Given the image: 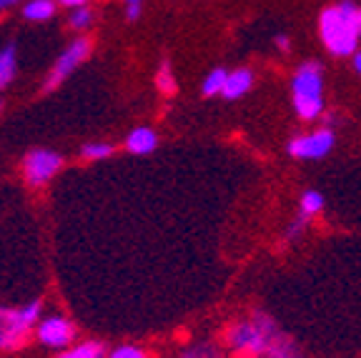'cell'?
Wrapping results in <instances>:
<instances>
[{
	"label": "cell",
	"mask_w": 361,
	"mask_h": 358,
	"mask_svg": "<svg viewBox=\"0 0 361 358\" xmlns=\"http://www.w3.org/2000/svg\"><path fill=\"white\" fill-rule=\"evenodd\" d=\"M90 20H93V11H90V8H85V6L73 8V16H71V25H73L75 30L88 28Z\"/></svg>",
	"instance_id": "ffe728a7"
},
{
	"label": "cell",
	"mask_w": 361,
	"mask_h": 358,
	"mask_svg": "<svg viewBox=\"0 0 361 358\" xmlns=\"http://www.w3.org/2000/svg\"><path fill=\"white\" fill-rule=\"evenodd\" d=\"M108 358H148V356H146V351H141V348H135V346H121Z\"/></svg>",
	"instance_id": "7402d4cb"
},
{
	"label": "cell",
	"mask_w": 361,
	"mask_h": 358,
	"mask_svg": "<svg viewBox=\"0 0 361 358\" xmlns=\"http://www.w3.org/2000/svg\"><path fill=\"white\" fill-rule=\"evenodd\" d=\"M40 301L28 303L25 308H0V351H18L28 343L33 323H38Z\"/></svg>",
	"instance_id": "277c9868"
},
{
	"label": "cell",
	"mask_w": 361,
	"mask_h": 358,
	"mask_svg": "<svg viewBox=\"0 0 361 358\" xmlns=\"http://www.w3.org/2000/svg\"><path fill=\"white\" fill-rule=\"evenodd\" d=\"M354 68H356V73L361 75V51L354 53Z\"/></svg>",
	"instance_id": "484cf974"
},
{
	"label": "cell",
	"mask_w": 361,
	"mask_h": 358,
	"mask_svg": "<svg viewBox=\"0 0 361 358\" xmlns=\"http://www.w3.org/2000/svg\"><path fill=\"white\" fill-rule=\"evenodd\" d=\"M13 78H16V45L8 43L0 51V88L11 85Z\"/></svg>",
	"instance_id": "8fae6325"
},
{
	"label": "cell",
	"mask_w": 361,
	"mask_h": 358,
	"mask_svg": "<svg viewBox=\"0 0 361 358\" xmlns=\"http://www.w3.org/2000/svg\"><path fill=\"white\" fill-rule=\"evenodd\" d=\"M180 358H224V356H221L219 348L211 346V343H198V346L188 348Z\"/></svg>",
	"instance_id": "d6986e66"
},
{
	"label": "cell",
	"mask_w": 361,
	"mask_h": 358,
	"mask_svg": "<svg viewBox=\"0 0 361 358\" xmlns=\"http://www.w3.org/2000/svg\"><path fill=\"white\" fill-rule=\"evenodd\" d=\"M53 13H56V3L53 0H30L23 8V16L28 18V20H38V23L53 18Z\"/></svg>",
	"instance_id": "7c38bea8"
},
{
	"label": "cell",
	"mask_w": 361,
	"mask_h": 358,
	"mask_svg": "<svg viewBox=\"0 0 361 358\" xmlns=\"http://www.w3.org/2000/svg\"><path fill=\"white\" fill-rule=\"evenodd\" d=\"M299 211L304 213V216H309V218H314V216H319V213L324 211V193L322 190H304L299 198Z\"/></svg>",
	"instance_id": "4fadbf2b"
},
{
	"label": "cell",
	"mask_w": 361,
	"mask_h": 358,
	"mask_svg": "<svg viewBox=\"0 0 361 358\" xmlns=\"http://www.w3.org/2000/svg\"><path fill=\"white\" fill-rule=\"evenodd\" d=\"M276 48H281L283 53H288V48H291V45H288L286 35H276Z\"/></svg>",
	"instance_id": "cb8c5ba5"
},
{
	"label": "cell",
	"mask_w": 361,
	"mask_h": 358,
	"mask_svg": "<svg viewBox=\"0 0 361 358\" xmlns=\"http://www.w3.org/2000/svg\"><path fill=\"white\" fill-rule=\"evenodd\" d=\"M158 146V135L153 128H146V125H141V128L130 130V135L126 138V148H128L133 156H148V153H153Z\"/></svg>",
	"instance_id": "30bf717a"
},
{
	"label": "cell",
	"mask_w": 361,
	"mask_h": 358,
	"mask_svg": "<svg viewBox=\"0 0 361 358\" xmlns=\"http://www.w3.org/2000/svg\"><path fill=\"white\" fill-rule=\"evenodd\" d=\"M88 56H90V40H88V38L73 40V43H71V45L66 48V51H63V56L56 61V66H53L51 75L45 78V90L58 88V85H61L63 80L68 78V75L73 73L75 68H78L80 63H83Z\"/></svg>",
	"instance_id": "8992f818"
},
{
	"label": "cell",
	"mask_w": 361,
	"mask_h": 358,
	"mask_svg": "<svg viewBox=\"0 0 361 358\" xmlns=\"http://www.w3.org/2000/svg\"><path fill=\"white\" fill-rule=\"evenodd\" d=\"M75 328L71 321L61 319V316H51L38 326V341L48 348H66L73 341Z\"/></svg>",
	"instance_id": "ba28073f"
},
{
	"label": "cell",
	"mask_w": 361,
	"mask_h": 358,
	"mask_svg": "<svg viewBox=\"0 0 361 358\" xmlns=\"http://www.w3.org/2000/svg\"><path fill=\"white\" fill-rule=\"evenodd\" d=\"M61 166H63V158L58 153L38 148V151H30L25 156L23 171H25V178H28L30 185H40L45 180H51L61 171Z\"/></svg>",
	"instance_id": "52a82bcc"
},
{
	"label": "cell",
	"mask_w": 361,
	"mask_h": 358,
	"mask_svg": "<svg viewBox=\"0 0 361 358\" xmlns=\"http://www.w3.org/2000/svg\"><path fill=\"white\" fill-rule=\"evenodd\" d=\"M319 33L331 56H354L361 40V8L351 0L326 8L319 16Z\"/></svg>",
	"instance_id": "6da1fadb"
},
{
	"label": "cell",
	"mask_w": 361,
	"mask_h": 358,
	"mask_svg": "<svg viewBox=\"0 0 361 358\" xmlns=\"http://www.w3.org/2000/svg\"><path fill=\"white\" fill-rule=\"evenodd\" d=\"M226 78H228V73H226L224 68H214V70L206 75V80H203V85H201L203 95H219L221 90H224V85H226Z\"/></svg>",
	"instance_id": "e0dca14e"
},
{
	"label": "cell",
	"mask_w": 361,
	"mask_h": 358,
	"mask_svg": "<svg viewBox=\"0 0 361 358\" xmlns=\"http://www.w3.org/2000/svg\"><path fill=\"white\" fill-rule=\"evenodd\" d=\"M128 3H141V0H128Z\"/></svg>",
	"instance_id": "83f0119b"
},
{
	"label": "cell",
	"mask_w": 361,
	"mask_h": 358,
	"mask_svg": "<svg viewBox=\"0 0 361 358\" xmlns=\"http://www.w3.org/2000/svg\"><path fill=\"white\" fill-rule=\"evenodd\" d=\"M61 6H68V8H80V6H85L88 0H58Z\"/></svg>",
	"instance_id": "d4e9b609"
},
{
	"label": "cell",
	"mask_w": 361,
	"mask_h": 358,
	"mask_svg": "<svg viewBox=\"0 0 361 358\" xmlns=\"http://www.w3.org/2000/svg\"><path fill=\"white\" fill-rule=\"evenodd\" d=\"M113 153L111 143H85L80 148V156L88 158V161H101V158H108Z\"/></svg>",
	"instance_id": "ac0fdd59"
},
{
	"label": "cell",
	"mask_w": 361,
	"mask_h": 358,
	"mask_svg": "<svg viewBox=\"0 0 361 358\" xmlns=\"http://www.w3.org/2000/svg\"><path fill=\"white\" fill-rule=\"evenodd\" d=\"M266 358H306V356H301L299 351H296V346H293L291 341H288L286 336H279L276 341L271 343L269 348H266V353H264Z\"/></svg>",
	"instance_id": "9a60e30c"
},
{
	"label": "cell",
	"mask_w": 361,
	"mask_h": 358,
	"mask_svg": "<svg viewBox=\"0 0 361 358\" xmlns=\"http://www.w3.org/2000/svg\"><path fill=\"white\" fill-rule=\"evenodd\" d=\"M18 0H0V11H3V8H11V6H16Z\"/></svg>",
	"instance_id": "4316f807"
},
{
	"label": "cell",
	"mask_w": 361,
	"mask_h": 358,
	"mask_svg": "<svg viewBox=\"0 0 361 358\" xmlns=\"http://www.w3.org/2000/svg\"><path fill=\"white\" fill-rule=\"evenodd\" d=\"M106 356V348H103L101 341H88V343H80L75 348H68L63 351L58 358H103Z\"/></svg>",
	"instance_id": "5bb4252c"
},
{
	"label": "cell",
	"mask_w": 361,
	"mask_h": 358,
	"mask_svg": "<svg viewBox=\"0 0 361 358\" xmlns=\"http://www.w3.org/2000/svg\"><path fill=\"white\" fill-rule=\"evenodd\" d=\"M309 216H304V213L299 211V216H296V218L291 221V226H288L286 228V241H296V238H299L301 233H304L306 230V226H309Z\"/></svg>",
	"instance_id": "44dd1931"
},
{
	"label": "cell",
	"mask_w": 361,
	"mask_h": 358,
	"mask_svg": "<svg viewBox=\"0 0 361 358\" xmlns=\"http://www.w3.org/2000/svg\"><path fill=\"white\" fill-rule=\"evenodd\" d=\"M0 111H3V101H0Z\"/></svg>",
	"instance_id": "f1b7e54d"
},
{
	"label": "cell",
	"mask_w": 361,
	"mask_h": 358,
	"mask_svg": "<svg viewBox=\"0 0 361 358\" xmlns=\"http://www.w3.org/2000/svg\"><path fill=\"white\" fill-rule=\"evenodd\" d=\"M251 85H254V73L248 68H238V70L228 73L221 95H224L226 101H236V98H243L251 90Z\"/></svg>",
	"instance_id": "9c48e42d"
},
{
	"label": "cell",
	"mask_w": 361,
	"mask_h": 358,
	"mask_svg": "<svg viewBox=\"0 0 361 358\" xmlns=\"http://www.w3.org/2000/svg\"><path fill=\"white\" fill-rule=\"evenodd\" d=\"M156 88L161 90L164 95H173L176 90H178V83H176L173 70H171V63L169 61H164V63H161V68H158V73H156Z\"/></svg>",
	"instance_id": "2e32d148"
},
{
	"label": "cell",
	"mask_w": 361,
	"mask_h": 358,
	"mask_svg": "<svg viewBox=\"0 0 361 358\" xmlns=\"http://www.w3.org/2000/svg\"><path fill=\"white\" fill-rule=\"evenodd\" d=\"M293 111L301 121H316L324 113V73L314 61L299 66L291 80Z\"/></svg>",
	"instance_id": "3957f363"
},
{
	"label": "cell",
	"mask_w": 361,
	"mask_h": 358,
	"mask_svg": "<svg viewBox=\"0 0 361 358\" xmlns=\"http://www.w3.org/2000/svg\"><path fill=\"white\" fill-rule=\"evenodd\" d=\"M334 146H336V135L326 125V128L311 130V133L293 135L286 151L296 161H319V158H326L334 151Z\"/></svg>",
	"instance_id": "5b68a950"
},
{
	"label": "cell",
	"mask_w": 361,
	"mask_h": 358,
	"mask_svg": "<svg viewBox=\"0 0 361 358\" xmlns=\"http://www.w3.org/2000/svg\"><path fill=\"white\" fill-rule=\"evenodd\" d=\"M279 336H281V328L276 326V321L256 311L251 321H238L226 331V343L243 356H259V353H266V348Z\"/></svg>",
	"instance_id": "7a4b0ae2"
},
{
	"label": "cell",
	"mask_w": 361,
	"mask_h": 358,
	"mask_svg": "<svg viewBox=\"0 0 361 358\" xmlns=\"http://www.w3.org/2000/svg\"><path fill=\"white\" fill-rule=\"evenodd\" d=\"M126 16H128V20H138L141 18V3H128Z\"/></svg>",
	"instance_id": "603a6c76"
}]
</instances>
